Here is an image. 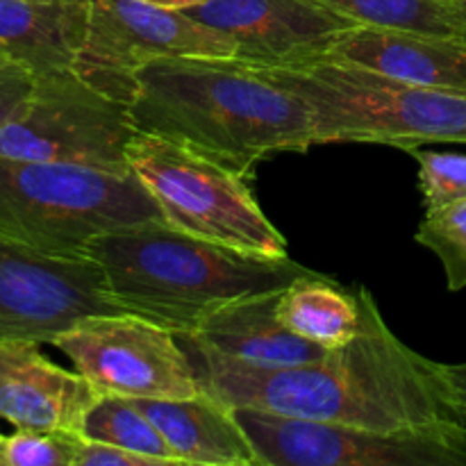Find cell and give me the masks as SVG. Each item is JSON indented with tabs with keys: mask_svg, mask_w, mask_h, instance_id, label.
Wrapping results in <instances>:
<instances>
[{
	"mask_svg": "<svg viewBox=\"0 0 466 466\" xmlns=\"http://www.w3.org/2000/svg\"><path fill=\"white\" fill-rule=\"evenodd\" d=\"M127 162L164 218L180 230L246 253L289 258L285 237L262 212L248 177L228 164L148 132L130 141Z\"/></svg>",
	"mask_w": 466,
	"mask_h": 466,
	"instance_id": "8992f818",
	"label": "cell"
},
{
	"mask_svg": "<svg viewBox=\"0 0 466 466\" xmlns=\"http://www.w3.org/2000/svg\"><path fill=\"white\" fill-rule=\"evenodd\" d=\"M321 62L353 64L410 85L466 89V46L444 36L355 25L337 36Z\"/></svg>",
	"mask_w": 466,
	"mask_h": 466,
	"instance_id": "5bb4252c",
	"label": "cell"
},
{
	"mask_svg": "<svg viewBox=\"0 0 466 466\" xmlns=\"http://www.w3.org/2000/svg\"><path fill=\"white\" fill-rule=\"evenodd\" d=\"M80 435L16 431L3 435L0 466H77Z\"/></svg>",
	"mask_w": 466,
	"mask_h": 466,
	"instance_id": "603a6c76",
	"label": "cell"
},
{
	"mask_svg": "<svg viewBox=\"0 0 466 466\" xmlns=\"http://www.w3.org/2000/svg\"><path fill=\"white\" fill-rule=\"evenodd\" d=\"M278 321L303 339L326 350L341 349L360 330V303L353 289H344L326 273L312 271L280 291Z\"/></svg>",
	"mask_w": 466,
	"mask_h": 466,
	"instance_id": "ac0fdd59",
	"label": "cell"
},
{
	"mask_svg": "<svg viewBox=\"0 0 466 466\" xmlns=\"http://www.w3.org/2000/svg\"><path fill=\"white\" fill-rule=\"evenodd\" d=\"M262 466H466V426L380 432L235 408Z\"/></svg>",
	"mask_w": 466,
	"mask_h": 466,
	"instance_id": "9c48e42d",
	"label": "cell"
},
{
	"mask_svg": "<svg viewBox=\"0 0 466 466\" xmlns=\"http://www.w3.org/2000/svg\"><path fill=\"white\" fill-rule=\"evenodd\" d=\"M455 39L466 46V0H453Z\"/></svg>",
	"mask_w": 466,
	"mask_h": 466,
	"instance_id": "4316f807",
	"label": "cell"
},
{
	"mask_svg": "<svg viewBox=\"0 0 466 466\" xmlns=\"http://www.w3.org/2000/svg\"><path fill=\"white\" fill-rule=\"evenodd\" d=\"M137 132L126 103L59 68L35 76L27 103L0 126V155L130 176L127 146Z\"/></svg>",
	"mask_w": 466,
	"mask_h": 466,
	"instance_id": "52a82bcc",
	"label": "cell"
},
{
	"mask_svg": "<svg viewBox=\"0 0 466 466\" xmlns=\"http://www.w3.org/2000/svg\"><path fill=\"white\" fill-rule=\"evenodd\" d=\"M164 218L135 173L0 155V237L41 253L86 255L98 235Z\"/></svg>",
	"mask_w": 466,
	"mask_h": 466,
	"instance_id": "5b68a950",
	"label": "cell"
},
{
	"mask_svg": "<svg viewBox=\"0 0 466 466\" xmlns=\"http://www.w3.org/2000/svg\"><path fill=\"white\" fill-rule=\"evenodd\" d=\"M258 71L308 105L317 146L380 144L410 153L466 144V89L410 85L337 62Z\"/></svg>",
	"mask_w": 466,
	"mask_h": 466,
	"instance_id": "277c9868",
	"label": "cell"
},
{
	"mask_svg": "<svg viewBox=\"0 0 466 466\" xmlns=\"http://www.w3.org/2000/svg\"><path fill=\"white\" fill-rule=\"evenodd\" d=\"M77 466H164L159 460L148 455L132 453L118 446L103 444V441L85 440L77 446Z\"/></svg>",
	"mask_w": 466,
	"mask_h": 466,
	"instance_id": "d4e9b609",
	"label": "cell"
},
{
	"mask_svg": "<svg viewBox=\"0 0 466 466\" xmlns=\"http://www.w3.org/2000/svg\"><path fill=\"white\" fill-rule=\"evenodd\" d=\"M127 107L139 132L200 150L244 177L273 155L317 146L308 105L235 57L150 59Z\"/></svg>",
	"mask_w": 466,
	"mask_h": 466,
	"instance_id": "7a4b0ae2",
	"label": "cell"
},
{
	"mask_svg": "<svg viewBox=\"0 0 466 466\" xmlns=\"http://www.w3.org/2000/svg\"><path fill=\"white\" fill-rule=\"evenodd\" d=\"M35 76L14 62H0V126L9 121L30 98Z\"/></svg>",
	"mask_w": 466,
	"mask_h": 466,
	"instance_id": "cb8c5ba5",
	"label": "cell"
},
{
	"mask_svg": "<svg viewBox=\"0 0 466 466\" xmlns=\"http://www.w3.org/2000/svg\"><path fill=\"white\" fill-rule=\"evenodd\" d=\"M157 57H237V48L182 9L146 0H89L85 44L73 64L82 80L130 105L137 71Z\"/></svg>",
	"mask_w": 466,
	"mask_h": 466,
	"instance_id": "ba28073f",
	"label": "cell"
},
{
	"mask_svg": "<svg viewBox=\"0 0 466 466\" xmlns=\"http://www.w3.org/2000/svg\"><path fill=\"white\" fill-rule=\"evenodd\" d=\"M100 394L191 399L203 394L177 335L137 314H98L53 341Z\"/></svg>",
	"mask_w": 466,
	"mask_h": 466,
	"instance_id": "30bf717a",
	"label": "cell"
},
{
	"mask_svg": "<svg viewBox=\"0 0 466 466\" xmlns=\"http://www.w3.org/2000/svg\"><path fill=\"white\" fill-rule=\"evenodd\" d=\"M86 255L103 268L126 312L173 332H196L223 305L287 289L312 268L208 241L167 218L132 223L96 237Z\"/></svg>",
	"mask_w": 466,
	"mask_h": 466,
	"instance_id": "3957f363",
	"label": "cell"
},
{
	"mask_svg": "<svg viewBox=\"0 0 466 466\" xmlns=\"http://www.w3.org/2000/svg\"><path fill=\"white\" fill-rule=\"evenodd\" d=\"M360 330L341 349L296 367H255L176 332L200 390L228 408L344 423L380 432L464 426L449 400L444 369L399 339L364 285L353 287Z\"/></svg>",
	"mask_w": 466,
	"mask_h": 466,
	"instance_id": "6da1fadb",
	"label": "cell"
},
{
	"mask_svg": "<svg viewBox=\"0 0 466 466\" xmlns=\"http://www.w3.org/2000/svg\"><path fill=\"white\" fill-rule=\"evenodd\" d=\"M414 239L440 258L449 291L466 287V200L426 212Z\"/></svg>",
	"mask_w": 466,
	"mask_h": 466,
	"instance_id": "44dd1931",
	"label": "cell"
},
{
	"mask_svg": "<svg viewBox=\"0 0 466 466\" xmlns=\"http://www.w3.org/2000/svg\"><path fill=\"white\" fill-rule=\"evenodd\" d=\"M146 3L157 5V7H167V9H182V12H187V9L198 7V5L209 3V0H146Z\"/></svg>",
	"mask_w": 466,
	"mask_h": 466,
	"instance_id": "83f0119b",
	"label": "cell"
},
{
	"mask_svg": "<svg viewBox=\"0 0 466 466\" xmlns=\"http://www.w3.org/2000/svg\"><path fill=\"white\" fill-rule=\"evenodd\" d=\"M82 437L118 446L132 453L148 455V458L159 460L164 466H185L176 458L157 426L135 403V399H126V396H100L86 414Z\"/></svg>",
	"mask_w": 466,
	"mask_h": 466,
	"instance_id": "d6986e66",
	"label": "cell"
},
{
	"mask_svg": "<svg viewBox=\"0 0 466 466\" xmlns=\"http://www.w3.org/2000/svg\"><path fill=\"white\" fill-rule=\"evenodd\" d=\"M98 314H126L89 255L41 253L0 237V341L53 344Z\"/></svg>",
	"mask_w": 466,
	"mask_h": 466,
	"instance_id": "8fae6325",
	"label": "cell"
},
{
	"mask_svg": "<svg viewBox=\"0 0 466 466\" xmlns=\"http://www.w3.org/2000/svg\"><path fill=\"white\" fill-rule=\"evenodd\" d=\"M0 62H7V59H3V57H0Z\"/></svg>",
	"mask_w": 466,
	"mask_h": 466,
	"instance_id": "f1b7e54d",
	"label": "cell"
},
{
	"mask_svg": "<svg viewBox=\"0 0 466 466\" xmlns=\"http://www.w3.org/2000/svg\"><path fill=\"white\" fill-rule=\"evenodd\" d=\"M278 299L280 291L223 305L191 335L208 349L255 367H296L323 358V346L294 335L278 321Z\"/></svg>",
	"mask_w": 466,
	"mask_h": 466,
	"instance_id": "e0dca14e",
	"label": "cell"
},
{
	"mask_svg": "<svg viewBox=\"0 0 466 466\" xmlns=\"http://www.w3.org/2000/svg\"><path fill=\"white\" fill-rule=\"evenodd\" d=\"M0 441H3V435H0Z\"/></svg>",
	"mask_w": 466,
	"mask_h": 466,
	"instance_id": "f546056e",
	"label": "cell"
},
{
	"mask_svg": "<svg viewBox=\"0 0 466 466\" xmlns=\"http://www.w3.org/2000/svg\"><path fill=\"white\" fill-rule=\"evenodd\" d=\"M444 369L446 385H449V400L453 412L466 426V362L462 364H441Z\"/></svg>",
	"mask_w": 466,
	"mask_h": 466,
	"instance_id": "484cf974",
	"label": "cell"
},
{
	"mask_svg": "<svg viewBox=\"0 0 466 466\" xmlns=\"http://www.w3.org/2000/svg\"><path fill=\"white\" fill-rule=\"evenodd\" d=\"M358 25L455 39L453 0H323Z\"/></svg>",
	"mask_w": 466,
	"mask_h": 466,
	"instance_id": "ffe728a7",
	"label": "cell"
},
{
	"mask_svg": "<svg viewBox=\"0 0 466 466\" xmlns=\"http://www.w3.org/2000/svg\"><path fill=\"white\" fill-rule=\"evenodd\" d=\"M419 164V187H421L426 212L449 208L466 200V155L437 153V150H410Z\"/></svg>",
	"mask_w": 466,
	"mask_h": 466,
	"instance_id": "7402d4cb",
	"label": "cell"
},
{
	"mask_svg": "<svg viewBox=\"0 0 466 466\" xmlns=\"http://www.w3.org/2000/svg\"><path fill=\"white\" fill-rule=\"evenodd\" d=\"M187 14L226 35L235 59L255 68L321 62L337 36L358 25L323 0H209Z\"/></svg>",
	"mask_w": 466,
	"mask_h": 466,
	"instance_id": "7c38bea8",
	"label": "cell"
},
{
	"mask_svg": "<svg viewBox=\"0 0 466 466\" xmlns=\"http://www.w3.org/2000/svg\"><path fill=\"white\" fill-rule=\"evenodd\" d=\"M100 391L50 362L36 341H0V419L16 431L80 435Z\"/></svg>",
	"mask_w": 466,
	"mask_h": 466,
	"instance_id": "4fadbf2b",
	"label": "cell"
},
{
	"mask_svg": "<svg viewBox=\"0 0 466 466\" xmlns=\"http://www.w3.org/2000/svg\"><path fill=\"white\" fill-rule=\"evenodd\" d=\"M182 464L262 466L235 410L209 394L191 399H135Z\"/></svg>",
	"mask_w": 466,
	"mask_h": 466,
	"instance_id": "2e32d148",
	"label": "cell"
},
{
	"mask_svg": "<svg viewBox=\"0 0 466 466\" xmlns=\"http://www.w3.org/2000/svg\"><path fill=\"white\" fill-rule=\"evenodd\" d=\"M89 25V0H0V57L32 76L73 68Z\"/></svg>",
	"mask_w": 466,
	"mask_h": 466,
	"instance_id": "9a60e30c",
	"label": "cell"
}]
</instances>
